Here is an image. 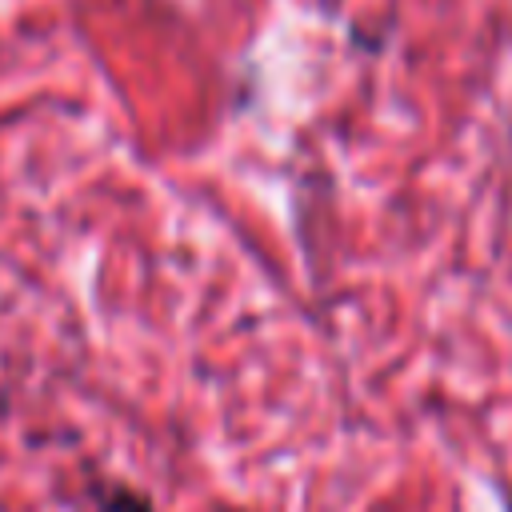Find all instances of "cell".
<instances>
[{"label":"cell","mask_w":512,"mask_h":512,"mask_svg":"<svg viewBox=\"0 0 512 512\" xmlns=\"http://www.w3.org/2000/svg\"><path fill=\"white\" fill-rule=\"evenodd\" d=\"M108 512H148V504L140 496H132V492H116L112 504H108Z\"/></svg>","instance_id":"6da1fadb"}]
</instances>
